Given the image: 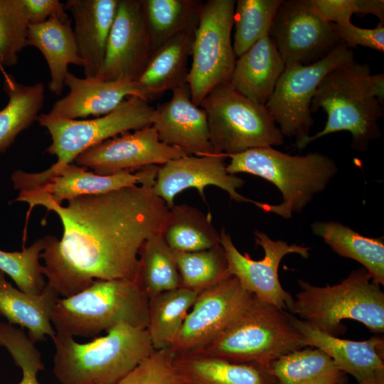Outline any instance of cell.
I'll use <instances>...</instances> for the list:
<instances>
[{
	"label": "cell",
	"instance_id": "obj_34",
	"mask_svg": "<svg viewBox=\"0 0 384 384\" xmlns=\"http://www.w3.org/2000/svg\"><path fill=\"white\" fill-rule=\"evenodd\" d=\"M134 281L149 299L181 287L174 252L159 233L143 243Z\"/></svg>",
	"mask_w": 384,
	"mask_h": 384
},
{
	"label": "cell",
	"instance_id": "obj_38",
	"mask_svg": "<svg viewBox=\"0 0 384 384\" xmlns=\"http://www.w3.org/2000/svg\"><path fill=\"white\" fill-rule=\"evenodd\" d=\"M30 23L23 0H0V64L16 65L26 46Z\"/></svg>",
	"mask_w": 384,
	"mask_h": 384
},
{
	"label": "cell",
	"instance_id": "obj_32",
	"mask_svg": "<svg viewBox=\"0 0 384 384\" xmlns=\"http://www.w3.org/2000/svg\"><path fill=\"white\" fill-rule=\"evenodd\" d=\"M198 293L180 287L149 299L146 329L154 350L172 346Z\"/></svg>",
	"mask_w": 384,
	"mask_h": 384
},
{
	"label": "cell",
	"instance_id": "obj_17",
	"mask_svg": "<svg viewBox=\"0 0 384 384\" xmlns=\"http://www.w3.org/2000/svg\"><path fill=\"white\" fill-rule=\"evenodd\" d=\"M227 157L223 154H191L171 160L159 166L153 192L171 208L175 205L176 195L189 188L197 189L202 200L206 203L205 188L214 186L226 191L230 198L238 203H251L261 208L263 203L247 198L238 192L245 181L227 171Z\"/></svg>",
	"mask_w": 384,
	"mask_h": 384
},
{
	"label": "cell",
	"instance_id": "obj_23",
	"mask_svg": "<svg viewBox=\"0 0 384 384\" xmlns=\"http://www.w3.org/2000/svg\"><path fill=\"white\" fill-rule=\"evenodd\" d=\"M284 68L267 34L236 58L229 85L252 102L265 105Z\"/></svg>",
	"mask_w": 384,
	"mask_h": 384
},
{
	"label": "cell",
	"instance_id": "obj_11",
	"mask_svg": "<svg viewBox=\"0 0 384 384\" xmlns=\"http://www.w3.org/2000/svg\"><path fill=\"white\" fill-rule=\"evenodd\" d=\"M144 175L143 168L134 172L124 171L112 175H100L70 163L60 166L53 164L38 173L18 169L12 174L11 178L14 188L18 191L14 201L26 203L30 208L41 206L48 209L83 195L105 193L140 184Z\"/></svg>",
	"mask_w": 384,
	"mask_h": 384
},
{
	"label": "cell",
	"instance_id": "obj_43",
	"mask_svg": "<svg viewBox=\"0 0 384 384\" xmlns=\"http://www.w3.org/2000/svg\"><path fill=\"white\" fill-rule=\"evenodd\" d=\"M30 24H40L50 17L68 16L65 4L58 0H23Z\"/></svg>",
	"mask_w": 384,
	"mask_h": 384
},
{
	"label": "cell",
	"instance_id": "obj_8",
	"mask_svg": "<svg viewBox=\"0 0 384 384\" xmlns=\"http://www.w3.org/2000/svg\"><path fill=\"white\" fill-rule=\"evenodd\" d=\"M199 106L207 114L216 154L228 156L284 143V136L266 107L252 102L229 83L213 88Z\"/></svg>",
	"mask_w": 384,
	"mask_h": 384
},
{
	"label": "cell",
	"instance_id": "obj_10",
	"mask_svg": "<svg viewBox=\"0 0 384 384\" xmlns=\"http://www.w3.org/2000/svg\"><path fill=\"white\" fill-rule=\"evenodd\" d=\"M155 107L149 101L130 96L110 112L91 119H67L47 114L38 116L39 124L51 137L46 151L57 157L55 165L73 163L86 149L132 130L151 126Z\"/></svg>",
	"mask_w": 384,
	"mask_h": 384
},
{
	"label": "cell",
	"instance_id": "obj_9",
	"mask_svg": "<svg viewBox=\"0 0 384 384\" xmlns=\"http://www.w3.org/2000/svg\"><path fill=\"white\" fill-rule=\"evenodd\" d=\"M235 1L208 0L201 4L187 78L197 106L213 88L230 82L237 58L231 37Z\"/></svg>",
	"mask_w": 384,
	"mask_h": 384
},
{
	"label": "cell",
	"instance_id": "obj_21",
	"mask_svg": "<svg viewBox=\"0 0 384 384\" xmlns=\"http://www.w3.org/2000/svg\"><path fill=\"white\" fill-rule=\"evenodd\" d=\"M64 85L69 92L56 101L48 113L53 117L67 119L96 117L110 112L130 96L142 98L137 83L133 81L80 78L68 72Z\"/></svg>",
	"mask_w": 384,
	"mask_h": 384
},
{
	"label": "cell",
	"instance_id": "obj_26",
	"mask_svg": "<svg viewBox=\"0 0 384 384\" xmlns=\"http://www.w3.org/2000/svg\"><path fill=\"white\" fill-rule=\"evenodd\" d=\"M27 44L37 48L44 56L50 74L49 90L60 95L68 65L82 67L69 16H53L42 23L30 24Z\"/></svg>",
	"mask_w": 384,
	"mask_h": 384
},
{
	"label": "cell",
	"instance_id": "obj_44",
	"mask_svg": "<svg viewBox=\"0 0 384 384\" xmlns=\"http://www.w3.org/2000/svg\"><path fill=\"white\" fill-rule=\"evenodd\" d=\"M358 384H384V368L377 370Z\"/></svg>",
	"mask_w": 384,
	"mask_h": 384
},
{
	"label": "cell",
	"instance_id": "obj_29",
	"mask_svg": "<svg viewBox=\"0 0 384 384\" xmlns=\"http://www.w3.org/2000/svg\"><path fill=\"white\" fill-rule=\"evenodd\" d=\"M159 233L177 252L204 250L220 244V233L213 226L210 214L187 204L169 208Z\"/></svg>",
	"mask_w": 384,
	"mask_h": 384
},
{
	"label": "cell",
	"instance_id": "obj_19",
	"mask_svg": "<svg viewBox=\"0 0 384 384\" xmlns=\"http://www.w3.org/2000/svg\"><path fill=\"white\" fill-rule=\"evenodd\" d=\"M171 92L169 101L155 107L151 126L159 140L196 156L216 154L207 114L192 102L188 83Z\"/></svg>",
	"mask_w": 384,
	"mask_h": 384
},
{
	"label": "cell",
	"instance_id": "obj_4",
	"mask_svg": "<svg viewBox=\"0 0 384 384\" xmlns=\"http://www.w3.org/2000/svg\"><path fill=\"white\" fill-rule=\"evenodd\" d=\"M303 348L302 336L292 323L291 313L252 294L215 338L189 353L268 367L280 357Z\"/></svg>",
	"mask_w": 384,
	"mask_h": 384
},
{
	"label": "cell",
	"instance_id": "obj_2",
	"mask_svg": "<svg viewBox=\"0 0 384 384\" xmlns=\"http://www.w3.org/2000/svg\"><path fill=\"white\" fill-rule=\"evenodd\" d=\"M384 75L372 74L368 63L356 60L339 66L321 81L311 102V112L323 109L327 120L322 130L297 141L299 149L334 132L347 131L351 147L365 151L381 134L378 124L384 110Z\"/></svg>",
	"mask_w": 384,
	"mask_h": 384
},
{
	"label": "cell",
	"instance_id": "obj_27",
	"mask_svg": "<svg viewBox=\"0 0 384 384\" xmlns=\"http://www.w3.org/2000/svg\"><path fill=\"white\" fill-rule=\"evenodd\" d=\"M175 366L186 384H276L267 367L186 353L176 354Z\"/></svg>",
	"mask_w": 384,
	"mask_h": 384
},
{
	"label": "cell",
	"instance_id": "obj_3",
	"mask_svg": "<svg viewBox=\"0 0 384 384\" xmlns=\"http://www.w3.org/2000/svg\"><path fill=\"white\" fill-rule=\"evenodd\" d=\"M52 340L60 384H115L154 351L146 329L124 324L87 343L57 332Z\"/></svg>",
	"mask_w": 384,
	"mask_h": 384
},
{
	"label": "cell",
	"instance_id": "obj_5",
	"mask_svg": "<svg viewBox=\"0 0 384 384\" xmlns=\"http://www.w3.org/2000/svg\"><path fill=\"white\" fill-rule=\"evenodd\" d=\"M298 284L289 312L316 329L338 336L346 331L342 321L351 319L383 334L384 293L363 267L334 285L318 287L302 279Z\"/></svg>",
	"mask_w": 384,
	"mask_h": 384
},
{
	"label": "cell",
	"instance_id": "obj_13",
	"mask_svg": "<svg viewBox=\"0 0 384 384\" xmlns=\"http://www.w3.org/2000/svg\"><path fill=\"white\" fill-rule=\"evenodd\" d=\"M255 243L264 250L262 260H252L247 253L242 254L234 245L230 234L223 228L220 232L222 245L228 261L230 274L236 277L243 288L258 299L289 312L293 297L282 287L278 269L282 258L294 253L304 258L309 256L310 248L273 240L266 233L255 230Z\"/></svg>",
	"mask_w": 384,
	"mask_h": 384
},
{
	"label": "cell",
	"instance_id": "obj_6",
	"mask_svg": "<svg viewBox=\"0 0 384 384\" xmlns=\"http://www.w3.org/2000/svg\"><path fill=\"white\" fill-rule=\"evenodd\" d=\"M148 309L149 298L134 280L97 279L59 298L50 320L57 333L90 338L123 324L146 329Z\"/></svg>",
	"mask_w": 384,
	"mask_h": 384
},
{
	"label": "cell",
	"instance_id": "obj_24",
	"mask_svg": "<svg viewBox=\"0 0 384 384\" xmlns=\"http://www.w3.org/2000/svg\"><path fill=\"white\" fill-rule=\"evenodd\" d=\"M196 29L176 35L151 51L135 81L143 99L149 101L187 83Z\"/></svg>",
	"mask_w": 384,
	"mask_h": 384
},
{
	"label": "cell",
	"instance_id": "obj_1",
	"mask_svg": "<svg viewBox=\"0 0 384 384\" xmlns=\"http://www.w3.org/2000/svg\"><path fill=\"white\" fill-rule=\"evenodd\" d=\"M155 179L108 193L83 195L53 206L63 233L43 238V274L68 297L97 279L134 280L143 243L159 233L169 212L153 192Z\"/></svg>",
	"mask_w": 384,
	"mask_h": 384
},
{
	"label": "cell",
	"instance_id": "obj_30",
	"mask_svg": "<svg viewBox=\"0 0 384 384\" xmlns=\"http://www.w3.org/2000/svg\"><path fill=\"white\" fill-rule=\"evenodd\" d=\"M3 87L8 96L6 105L0 110V154L4 153L16 137L38 120L45 101V85L36 82L26 85L2 72Z\"/></svg>",
	"mask_w": 384,
	"mask_h": 384
},
{
	"label": "cell",
	"instance_id": "obj_36",
	"mask_svg": "<svg viewBox=\"0 0 384 384\" xmlns=\"http://www.w3.org/2000/svg\"><path fill=\"white\" fill-rule=\"evenodd\" d=\"M282 0H238L234 11L233 46L236 57L269 34Z\"/></svg>",
	"mask_w": 384,
	"mask_h": 384
},
{
	"label": "cell",
	"instance_id": "obj_39",
	"mask_svg": "<svg viewBox=\"0 0 384 384\" xmlns=\"http://www.w3.org/2000/svg\"><path fill=\"white\" fill-rule=\"evenodd\" d=\"M0 346L7 350L22 370V378L17 384H41L38 374L45 369V366L41 353L22 329L9 323H0Z\"/></svg>",
	"mask_w": 384,
	"mask_h": 384
},
{
	"label": "cell",
	"instance_id": "obj_15",
	"mask_svg": "<svg viewBox=\"0 0 384 384\" xmlns=\"http://www.w3.org/2000/svg\"><path fill=\"white\" fill-rule=\"evenodd\" d=\"M188 155L181 148L161 142L151 125L96 144L79 154L74 162L97 174L112 175L149 165H163Z\"/></svg>",
	"mask_w": 384,
	"mask_h": 384
},
{
	"label": "cell",
	"instance_id": "obj_33",
	"mask_svg": "<svg viewBox=\"0 0 384 384\" xmlns=\"http://www.w3.org/2000/svg\"><path fill=\"white\" fill-rule=\"evenodd\" d=\"M140 2L151 51L176 35L195 30L203 3L197 0H140Z\"/></svg>",
	"mask_w": 384,
	"mask_h": 384
},
{
	"label": "cell",
	"instance_id": "obj_25",
	"mask_svg": "<svg viewBox=\"0 0 384 384\" xmlns=\"http://www.w3.org/2000/svg\"><path fill=\"white\" fill-rule=\"evenodd\" d=\"M59 297L48 284L39 295L24 292L8 282L0 271V314L9 324L27 329L34 343L45 341L47 336L52 339L56 334L50 316Z\"/></svg>",
	"mask_w": 384,
	"mask_h": 384
},
{
	"label": "cell",
	"instance_id": "obj_42",
	"mask_svg": "<svg viewBox=\"0 0 384 384\" xmlns=\"http://www.w3.org/2000/svg\"><path fill=\"white\" fill-rule=\"evenodd\" d=\"M333 28L343 43L349 48L364 46L384 52V23L379 22L374 28H362L348 22L332 23Z\"/></svg>",
	"mask_w": 384,
	"mask_h": 384
},
{
	"label": "cell",
	"instance_id": "obj_20",
	"mask_svg": "<svg viewBox=\"0 0 384 384\" xmlns=\"http://www.w3.org/2000/svg\"><path fill=\"white\" fill-rule=\"evenodd\" d=\"M118 0H68L73 33L86 78L100 79Z\"/></svg>",
	"mask_w": 384,
	"mask_h": 384
},
{
	"label": "cell",
	"instance_id": "obj_18",
	"mask_svg": "<svg viewBox=\"0 0 384 384\" xmlns=\"http://www.w3.org/2000/svg\"><path fill=\"white\" fill-rule=\"evenodd\" d=\"M151 52L140 0H118L100 80L135 82Z\"/></svg>",
	"mask_w": 384,
	"mask_h": 384
},
{
	"label": "cell",
	"instance_id": "obj_31",
	"mask_svg": "<svg viewBox=\"0 0 384 384\" xmlns=\"http://www.w3.org/2000/svg\"><path fill=\"white\" fill-rule=\"evenodd\" d=\"M276 384H346L347 374L318 348L294 351L267 367Z\"/></svg>",
	"mask_w": 384,
	"mask_h": 384
},
{
	"label": "cell",
	"instance_id": "obj_22",
	"mask_svg": "<svg viewBox=\"0 0 384 384\" xmlns=\"http://www.w3.org/2000/svg\"><path fill=\"white\" fill-rule=\"evenodd\" d=\"M294 326L300 333L303 345L326 353L345 373L358 383L384 368V341L372 337L366 341H352L324 333L291 314Z\"/></svg>",
	"mask_w": 384,
	"mask_h": 384
},
{
	"label": "cell",
	"instance_id": "obj_12",
	"mask_svg": "<svg viewBox=\"0 0 384 384\" xmlns=\"http://www.w3.org/2000/svg\"><path fill=\"white\" fill-rule=\"evenodd\" d=\"M353 50L342 43L320 60L309 65H288L265 107L283 136L300 140L314 124L312 98L324 77L335 68L354 61Z\"/></svg>",
	"mask_w": 384,
	"mask_h": 384
},
{
	"label": "cell",
	"instance_id": "obj_46",
	"mask_svg": "<svg viewBox=\"0 0 384 384\" xmlns=\"http://www.w3.org/2000/svg\"><path fill=\"white\" fill-rule=\"evenodd\" d=\"M55 384H60V383H55Z\"/></svg>",
	"mask_w": 384,
	"mask_h": 384
},
{
	"label": "cell",
	"instance_id": "obj_41",
	"mask_svg": "<svg viewBox=\"0 0 384 384\" xmlns=\"http://www.w3.org/2000/svg\"><path fill=\"white\" fill-rule=\"evenodd\" d=\"M326 21L335 24L351 22L353 14H373L384 23L383 0H303Z\"/></svg>",
	"mask_w": 384,
	"mask_h": 384
},
{
	"label": "cell",
	"instance_id": "obj_37",
	"mask_svg": "<svg viewBox=\"0 0 384 384\" xmlns=\"http://www.w3.org/2000/svg\"><path fill=\"white\" fill-rule=\"evenodd\" d=\"M43 248L44 240L42 238L22 251L0 250V271L13 279L18 289L30 294H41L47 285L43 274V265L40 263Z\"/></svg>",
	"mask_w": 384,
	"mask_h": 384
},
{
	"label": "cell",
	"instance_id": "obj_16",
	"mask_svg": "<svg viewBox=\"0 0 384 384\" xmlns=\"http://www.w3.org/2000/svg\"><path fill=\"white\" fill-rule=\"evenodd\" d=\"M251 295L233 276L200 292L170 348L182 354L203 346L233 320Z\"/></svg>",
	"mask_w": 384,
	"mask_h": 384
},
{
	"label": "cell",
	"instance_id": "obj_7",
	"mask_svg": "<svg viewBox=\"0 0 384 384\" xmlns=\"http://www.w3.org/2000/svg\"><path fill=\"white\" fill-rule=\"evenodd\" d=\"M229 174H249L273 183L281 192L279 205L264 203L263 211L285 219L300 213L313 197L322 192L336 176L338 167L329 156L319 152L290 155L272 146L247 149L228 156Z\"/></svg>",
	"mask_w": 384,
	"mask_h": 384
},
{
	"label": "cell",
	"instance_id": "obj_28",
	"mask_svg": "<svg viewBox=\"0 0 384 384\" xmlns=\"http://www.w3.org/2000/svg\"><path fill=\"white\" fill-rule=\"evenodd\" d=\"M312 233L322 238L336 254L352 259L367 270L374 283L384 284V241L383 238L361 235L335 221H316Z\"/></svg>",
	"mask_w": 384,
	"mask_h": 384
},
{
	"label": "cell",
	"instance_id": "obj_40",
	"mask_svg": "<svg viewBox=\"0 0 384 384\" xmlns=\"http://www.w3.org/2000/svg\"><path fill=\"white\" fill-rule=\"evenodd\" d=\"M175 357L170 348L154 350L115 384H186L175 366Z\"/></svg>",
	"mask_w": 384,
	"mask_h": 384
},
{
	"label": "cell",
	"instance_id": "obj_14",
	"mask_svg": "<svg viewBox=\"0 0 384 384\" xmlns=\"http://www.w3.org/2000/svg\"><path fill=\"white\" fill-rule=\"evenodd\" d=\"M269 36L285 65L314 63L343 43L332 23L303 0H282Z\"/></svg>",
	"mask_w": 384,
	"mask_h": 384
},
{
	"label": "cell",
	"instance_id": "obj_45",
	"mask_svg": "<svg viewBox=\"0 0 384 384\" xmlns=\"http://www.w3.org/2000/svg\"><path fill=\"white\" fill-rule=\"evenodd\" d=\"M3 70H4V69L1 67V64H0V71L2 72Z\"/></svg>",
	"mask_w": 384,
	"mask_h": 384
},
{
	"label": "cell",
	"instance_id": "obj_35",
	"mask_svg": "<svg viewBox=\"0 0 384 384\" xmlns=\"http://www.w3.org/2000/svg\"><path fill=\"white\" fill-rule=\"evenodd\" d=\"M173 252L182 287L200 292L232 277L220 244L196 252Z\"/></svg>",
	"mask_w": 384,
	"mask_h": 384
}]
</instances>
